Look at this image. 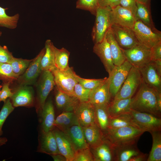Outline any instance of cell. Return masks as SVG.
<instances>
[{
    "instance_id": "b9f144b4",
    "label": "cell",
    "mask_w": 161,
    "mask_h": 161,
    "mask_svg": "<svg viewBox=\"0 0 161 161\" xmlns=\"http://www.w3.org/2000/svg\"><path fill=\"white\" fill-rule=\"evenodd\" d=\"M91 90L84 87L78 83L74 87V95L80 102H88Z\"/></svg>"
},
{
    "instance_id": "681fc988",
    "label": "cell",
    "mask_w": 161,
    "mask_h": 161,
    "mask_svg": "<svg viewBox=\"0 0 161 161\" xmlns=\"http://www.w3.org/2000/svg\"><path fill=\"white\" fill-rule=\"evenodd\" d=\"M148 154L141 152L138 155L132 157L129 161H147Z\"/></svg>"
},
{
    "instance_id": "ee69618b",
    "label": "cell",
    "mask_w": 161,
    "mask_h": 161,
    "mask_svg": "<svg viewBox=\"0 0 161 161\" xmlns=\"http://www.w3.org/2000/svg\"><path fill=\"white\" fill-rule=\"evenodd\" d=\"M14 58L6 46L2 47L0 45V62L10 64Z\"/></svg>"
},
{
    "instance_id": "74e56055",
    "label": "cell",
    "mask_w": 161,
    "mask_h": 161,
    "mask_svg": "<svg viewBox=\"0 0 161 161\" xmlns=\"http://www.w3.org/2000/svg\"><path fill=\"white\" fill-rule=\"evenodd\" d=\"M32 60L14 57L10 64L14 74L18 77L24 72Z\"/></svg>"
},
{
    "instance_id": "30bf717a",
    "label": "cell",
    "mask_w": 161,
    "mask_h": 161,
    "mask_svg": "<svg viewBox=\"0 0 161 161\" xmlns=\"http://www.w3.org/2000/svg\"><path fill=\"white\" fill-rule=\"evenodd\" d=\"M127 60L132 66L138 69L151 60V49L139 44L129 49L123 50Z\"/></svg>"
},
{
    "instance_id": "f546056e",
    "label": "cell",
    "mask_w": 161,
    "mask_h": 161,
    "mask_svg": "<svg viewBox=\"0 0 161 161\" xmlns=\"http://www.w3.org/2000/svg\"><path fill=\"white\" fill-rule=\"evenodd\" d=\"M109 104L93 106L95 112V123L103 132L108 128L111 117L108 110Z\"/></svg>"
},
{
    "instance_id": "1f68e13d",
    "label": "cell",
    "mask_w": 161,
    "mask_h": 161,
    "mask_svg": "<svg viewBox=\"0 0 161 161\" xmlns=\"http://www.w3.org/2000/svg\"><path fill=\"white\" fill-rule=\"evenodd\" d=\"M150 5L137 1V8L135 17L136 20L141 21L148 27L155 29L151 16Z\"/></svg>"
},
{
    "instance_id": "e575fe53",
    "label": "cell",
    "mask_w": 161,
    "mask_h": 161,
    "mask_svg": "<svg viewBox=\"0 0 161 161\" xmlns=\"http://www.w3.org/2000/svg\"><path fill=\"white\" fill-rule=\"evenodd\" d=\"M7 8L0 6V27L13 29L17 27L19 15L16 13L13 16L7 15L6 10Z\"/></svg>"
},
{
    "instance_id": "5b68a950",
    "label": "cell",
    "mask_w": 161,
    "mask_h": 161,
    "mask_svg": "<svg viewBox=\"0 0 161 161\" xmlns=\"http://www.w3.org/2000/svg\"><path fill=\"white\" fill-rule=\"evenodd\" d=\"M51 72L56 88L64 93L75 96L74 88L78 82L77 75L72 68L69 67L67 69L61 70L56 67Z\"/></svg>"
},
{
    "instance_id": "4dcf8cb0",
    "label": "cell",
    "mask_w": 161,
    "mask_h": 161,
    "mask_svg": "<svg viewBox=\"0 0 161 161\" xmlns=\"http://www.w3.org/2000/svg\"><path fill=\"white\" fill-rule=\"evenodd\" d=\"M79 124L73 111H64L55 119L54 127L63 131L73 125Z\"/></svg>"
},
{
    "instance_id": "cb8c5ba5",
    "label": "cell",
    "mask_w": 161,
    "mask_h": 161,
    "mask_svg": "<svg viewBox=\"0 0 161 161\" xmlns=\"http://www.w3.org/2000/svg\"><path fill=\"white\" fill-rule=\"evenodd\" d=\"M55 100L57 108L63 112L73 111L80 101L75 96L64 93L56 88Z\"/></svg>"
},
{
    "instance_id": "7a4b0ae2",
    "label": "cell",
    "mask_w": 161,
    "mask_h": 161,
    "mask_svg": "<svg viewBox=\"0 0 161 161\" xmlns=\"http://www.w3.org/2000/svg\"><path fill=\"white\" fill-rule=\"evenodd\" d=\"M105 138L113 147L137 143L145 132L133 126H128L117 129H107L103 132Z\"/></svg>"
},
{
    "instance_id": "4fadbf2b",
    "label": "cell",
    "mask_w": 161,
    "mask_h": 161,
    "mask_svg": "<svg viewBox=\"0 0 161 161\" xmlns=\"http://www.w3.org/2000/svg\"><path fill=\"white\" fill-rule=\"evenodd\" d=\"M110 17L112 24L131 29L136 21L131 12L120 5L111 8Z\"/></svg>"
},
{
    "instance_id": "9f6ffc18",
    "label": "cell",
    "mask_w": 161,
    "mask_h": 161,
    "mask_svg": "<svg viewBox=\"0 0 161 161\" xmlns=\"http://www.w3.org/2000/svg\"><path fill=\"white\" fill-rule=\"evenodd\" d=\"M2 86L1 85H0V88H2Z\"/></svg>"
},
{
    "instance_id": "9c48e42d",
    "label": "cell",
    "mask_w": 161,
    "mask_h": 161,
    "mask_svg": "<svg viewBox=\"0 0 161 161\" xmlns=\"http://www.w3.org/2000/svg\"><path fill=\"white\" fill-rule=\"evenodd\" d=\"M45 51L44 47L32 59L24 72L18 77L16 80L19 86H29L35 84L38 78L42 71L41 61Z\"/></svg>"
},
{
    "instance_id": "9a60e30c",
    "label": "cell",
    "mask_w": 161,
    "mask_h": 161,
    "mask_svg": "<svg viewBox=\"0 0 161 161\" xmlns=\"http://www.w3.org/2000/svg\"><path fill=\"white\" fill-rule=\"evenodd\" d=\"M54 134L59 151L67 161H73L76 151L70 139L62 131L57 128L52 130Z\"/></svg>"
},
{
    "instance_id": "d590c367",
    "label": "cell",
    "mask_w": 161,
    "mask_h": 161,
    "mask_svg": "<svg viewBox=\"0 0 161 161\" xmlns=\"http://www.w3.org/2000/svg\"><path fill=\"white\" fill-rule=\"evenodd\" d=\"M128 126H134L128 112L111 117L107 129H117Z\"/></svg>"
},
{
    "instance_id": "44dd1931",
    "label": "cell",
    "mask_w": 161,
    "mask_h": 161,
    "mask_svg": "<svg viewBox=\"0 0 161 161\" xmlns=\"http://www.w3.org/2000/svg\"><path fill=\"white\" fill-rule=\"evenodd\" d=\"M38 151L50 155L60 154L52 131L47 132L42 131L40 137Z\"/></svg>"
},
{
    "instance_id": "2e32d148",
    "label": "cell",
    "mask_w": 161,
    "mask_h": 161,
    "mask_svg": "<svg viewBox=\"0 0 161 161\" xmlns=\"http://www.w3.org/2000/svg\"><path fill=\"white\" fill-rule=\"evenodd\" d=\"M10 98L14 107L32 106L34 100L33 88L29 86H19Z\"/></svg>"
},
{
    "instance_id": "c3c4849f",
    "label": "cell",
    "mask_w": 161,
    "mask_h": 161,
    "mask_svg": "<svg viewBox=\"0 0 161 161\" xmlns=\"http://www.w3.org/2000/svg\"><path fill=\"white\" fill-rule=\"evenodd\" d=\"M120 0H99V6L111 8L119 5Z\"/></svg>"
},
{
    "instance_id": "8992f818",
    "label": "cell",
    "mask_w": 161,
    "mask_h": 161,
    "mask_svg": "<svg viewBox=\"0 0 161 161\" xmlns=\"http://www.w3.org/2000/svg\"><path fill=\"white\" fill-rule=\"evenodd\" d=\"M36 83L37 97L36 109L37 112H41L46 100L55 85L54 77L51 72L42 71Z\"/></svg>"
},
{
    "instance_id": "6da1fadb",
    "label": "cell",
    "mask_w": 161,
    "mask_h": 161,
    "mask_svg": "<svg viewBox=\"0 0 161 161\" xmlns=\"http://www.w3.org/2000/svg\"><path fill=\"white\" fill-rule=\"evenodd\" d=\"M135 95L132 97L131 109L161 117V92L142 81Z\"/></svg>"
},
{
    "instance_id": "8d00e7d4",
    "label": "cell",
    "mask_w": 161,
    "mask_h": 161,
    "mask_svg": "<svg viewBox=\"0 0 161 161\" xmlns=\"http://www.w3.org/2000/svg\"><path fill=\"white\" fill-rule=\"evenodd\" d=\"M18 78L13 72L10 64L0 62V80L3 83H10L16 80Z\"/></svg>"
},
{
    "instance_id": "603a6c76",
    "label": "cell",
    "mask_w": 161,
    "mask_h": 161,
    "mask_svg": "<svg viewBox=\"0 0 161 161\" xmlns=\"http://www.w3.org/2000/svg\"><path fill=\"white\" fill-rule=\"evenodd\" d=\"M82 128L85 140L90 148L96 147L103 141V133L95 123Z\"/></svg>"
},
{
    "instance_id": "836d02e7",
    "label": "cell",
    "mask_w": 161,
    "mask_h": 161,
    "mask_svg": "<svg viewBox=\"0 0 161 161\" xmlns=\"http://www.w3.org/2000/svg\"><path fill=\"white\" fill-rule=\"evenodd\" d=\"M55 64L56 68L61 70L67 69L69 65V52L63 47L59 49L54 46Z\"/></svg>"
},
{
    "instance_id": "d6a6232c",
    "label": "cell",
    "mask_w": 161,
    "mask_h": 161,
    "mask_svg": "<svg viewBox=\"0 0 161 161\" xmlns=\"http://www.w3.org/2000/svg\"><path fill=\"white\" fill-rule=\"evenodd\" d=\"M161 130L149 132L152 138V145L147 161H161Z\"/></svg>"
},
{
    "instance_id": "f907efd6",
    "label": "cell",
    "mask_w": 161,
    "mask_h": 161,
    "mask_svg": "<svg viewBox=\"0 0 161 161\" xmlns=\"http://www.w3.org/2000/svg\"><path fill=\"white\" fill-rule=\"evenodd\" d=\"M54 161H67L66 158L60 154L51 155Z\"/></svg>"
},
{
    "instance_id": "db71d44e",
    "label": "cell",
    "mask_w": 161,
    "mask_h": 161,
    "mask_svg": "<svg viewBox=\"0 0 161 161\" xmlns=\"http://www.w3.org/2000/svg\"><path fill=\"white\" fill-rule=\"evenodd\" d=\"M7 141V139L5 137L0 138V147L5 144Z\"/></svg>"
},
{
    "instance_id": "ac0fdd59",
    "label": "cell",
    "mask_w": 161,
    "mask_h": 161,
    "mask_svg": "<svg viewBox=\"0 0 161 161\" xmlns=\"http://www.w3.org/2000/svg\"><path fill=\"white\" fill-rule=\"evenodd\" d=\"M111 97L108 77L100 86L91 90L88 102L93 106L109 104Z\"/></svg>"
},
{
    "instance_id": "277c9868",
    "label": "cell",
    "mask_w": 161,
    "mask_h": 161,
    "mask_svg": "<svg viewBox=\"0 0 161 161\" xmlns=\"http://www.w3.org/2000/svg\"><path fill=\"white\" fill-rule=\"evenodd\" d=\"M128 113L134 126L145 132L161 130V118L131 109Z\"/></svg>"
},
{
    "instance_id": "5bb4252c",
    "label": "cell",
    "mask_w": 161,
    "mask_h": 161,
    "mask_svg": "<svg viewBox=\"0 0 161 161\" xmlns=\"http://www.w3.org/2000/svg\"><path fill=\"white\" fill-rule=\"evenodd\" d=\"M142 81L148 86L161 92V75L157 71L152 61L139 69Z\"/></svg>"
},
{
    "instance_id": "7dc6e473",
    "label": "cell",
    "mask_w": 161,
    "mask_h": 161,
    "mask_svg": "<svg viewBox=\"0 0 161 161\" xmlns=\"http://www.w3.org/2000/svg\"><path fill=\"white\" fill-rule=\"evenodd\" d=\"M151 49V61L161 60V41L155 45Z\"/></svg>"
},
{
    "instance_id": "7bdbcfd3",
    "label": "cell",
    "mask_w": 161,
    "mask_h": 161,
    "mask_svg": "<svg viewBox=\"0 0 161 161\" xmlns=\"http://www.w3.org/2000/svg\"><path fill=\"white\" fill-rule=\"evenodd\" d=\"M73 161H94L90 147L76 151Z\"/></svg>"
},
{
    "instance_id": "4316f807",
    "label": "cell",
    "mask_w": 161,
    "mask_h": 161,
    "mask_svg": "<svg viewBox=\"0 0 161 161\" xmlns=\"http://www.w3.org/2000/svg\"><path fill=\"white\" fill-rule=\"evenodd\" d=\"M137 143L126 144L114 147L115 161H129L132 157L141 152L137 148Z\"/></svg>"
},
{
    "instance_id": "6f0895ef",
    "label": "cell",
    "mask_w": 161,
    "mask_h": 161,
    "mask_svg": "<svg viewBox=\"0 0 161 161\" xmlns=\"http://www.w3.org/2000/svg\"></svg>"
},
{
    "instance_id": "11a10c76",
    "label": "cell",
    "mask_w": 161,
    "mask_h": 161,
    "mask_svg": "<svg viewBox=\"0 0 161 161\" xmlns=\"http://www.w3.org/2000/svg\"><path fill=\"white\" fill-rule=\"evenodd\" d=\"M1 35H2V32L1 31H0V37L1 36Z\"/></svg>"
},
{
    "instance_id": "bcb514c9",
    "label": "cell",
    "mask_w": 161,
    "mask_h": 161,
    "mask_svg": "<svg viewBox=\"0 0 161 161\" xmlns=\"http://www.w3.org/2000/svg\"><path fill=\"white\" fill-rule=\"evenodd\" d=\"M9 83H3L2 88L0 92V102H5L8 97L10 98L13 96V92L9 88Z\"/></svg>"
},
{
    "instance_id": "f6af8a7d",
    "label": "cell",
    "mask_w": 161,
    "mask_h": 161,
    "mask_svg": "<svg viewBox=\"0 0 161 161\" xmlns=\"http://www.w3.org/2000/svg\"><path fill=\"white\" fill-rule=\"evenodd\" d=\"M119 5L130 11L135 16L137 8L136 0H120Z\"/></svg>"
},
{
    "instance_id": "7402d4cb",
    "label": "cell",
    "mask_w": 161,
    "mask_h": 161,
    "mask_svg": "<svg viewBox=\"0 0 161 161\" xmlns=\"http://www.w3.org/2000/svg\"><path fill=\"white\" fill-rule=\"evenodd\" d=\"M90 148L94 161H115L114 148L105 138L103 142L98 145Z\"/></svg>"
},
{
    "instance_id": "816d5d0a",
    "label": "cell",
    "mask_w": 161,
    "mask_h": 161,
    "mask_svg": "<svg viewBox=\"0 0 161 161\" xmlns=\"http://www.w3.org/2000/svg\"><path fill=\"white\" fill-rule=\"evenodd\" d=\"M153 61L155 66L159 74L161 75V60H158Z\"/></svg>"
},
{
    "instance_id": "ab89813d",
    "label": "cell",
    "mask_w": 161,
    "mask_h": 161,
    "mask_svg": "<svg viewBox=\"0 0 161 161\" xmlns=\"http://www.w3.org/2000/svg\"><path fill=\"white\" fill-rule=\"evenodd\" d=\"M13 106L10 99L7 98L0 111V136L3 133L2 128L5 120L9 115L13 111Z\"/></svg>"
},
{
    "instance_id": "60d3db41",
    "label": "cell",
    "mask_w": 161,
    "mask_h": 161,
    "mask_svg": "<svg viewBox=\"0 0 161 161\" xmlns=\"http://www.w3.org/2000/svg\"><path fill=\"white\" fill-rule=\"evenodd\" d=\"M76 77L78 83L84 87L91 90L100 86L107 78L105 77L100 79H89L82 78L77 75Z\"/></svg>"
},
{
    "instance_id": "484cf974",
    "label": "cell",
    "mask_w": 161,
    "mask_h": 161,
    "mask_svg": "<svg viewBox=\"0 0 161 161\" xmlns=\"http://www.w3.org/2000/svg\"><path fill=\"white\" fill-rule=\"evenodd\" d=\"M42 131L47 132L54 128L55 113L54 106L51 100L46 102L41 112Z\"/></svg>"
},
{
    "instance_id": "52a82bcc",
    "label": "cell",
    "mask_w": 161,
    "mask_h": 161,
    "mask_svg": "<svg viewBox=\"0 0 161 161\" xmlns=\"http://www.w3.org/2000/svg\"><path fill=\"white\" fill-rule=\"evenodd\" d=\"M139 44L151 48L161 41V32L136 20L132 28Z\"/></svg>"
},
{
    "instance_id": "3957f363",
    "label": "cell",
    "mask_w": 161,
    "mask_h": 161,
    "mask_svg": "<svg viewBox=\"0 0 161 161\" xmlns=\"http://www.w3.org/2000/svg\"><path fill=\"white\" fill-rule=\"evenodd\" d=\"M111 9L109 7L98 6L96 10L95 21L91 35L95 44L102 41L111 28L112 25L110 17Z\"/></svg>"
},
{
    "instance_id": "ba28073f",
    "label": "cell",
    "mask_w": 161,
    "mask_h": 161,
    "mask_svg": "<svg viewBox=\"0 0 161 161\" xmlns=\"http://www.w3.org/2000/svg\"><path fill=\"white\" fill-rule=\"evenodd\" d=\"M142 82L139 69L132 66L123 84L114 98V99L131 98Z\"/></svg>"
},
{
    "instance_id": "8fae6325",
    "label": "cell",
    "mask_w": 161,
    "mask_h": 161,
    "mask_svg": "<svg viewBox=\"0 0 161 161\" xmlns=\"http://www.w3.org/2000/svg\"><path fill=\"white\" fill-rule=\"evenodd\" d=\"M132 66L127 60L120 65L115 66L109 76V91L114 98L126 80Z\"/></svg>"
},
{
    "instance_id": "d4e9b609",
    "label": "cell",
    "mask_w": 161,
    "mask_h": 161,
    "mask_svg": "<svg viewBox=\"0 0 161 161\" xmlns=\"http://www.w3.org/2000/svg\"><path fill=\"white\" fill-rule=\"evenodd\" d=\"M105 37L109 44L113 64L115 66L121 65L126 59L123 49L116 41L110 28L106 32Z\"/></svg>"
},
{
    "instance_id": "f35d334b",
    "label": "cell",
    "mask_w": 161,
    "mask_h": 161,
    "mask_svg": "<svg viewBox=\"0 0 161 161\" xmlns=\"http://www.w3.org/2000/svg\"><path fill=\"white\" fill-rule=\"evenodd\" d=\"M99 0H78L76 8L89 11L95 16L96 10L99 6Z\"/></svg>"
},
{
    "instance_id": "83f0119b",
    "label": "cell",
    "mask_w": 161,
    "mask_h": 161,
    "mask_svg": "<svg viewBox=\"0 0 161 161\" xmlns=\"http://www.w3.org/2000/svg\"><path fill=\"white\" fill-rule=\"evenodd\" d=\"M54 46L50 39L45 41V51L41 61L42 71H49L51 72L56 66L55 64Z\"/></svg>"
},
{
    "instance_id": "f1b7e54d",
    "label": "cell",
    "mask_w": 161,
    "mask_h": 161,
    "mask_svg": "<svg viewBox=\"0 0 161 161\" xmlns=\"http://www.w3.org/2000/svg\"><path fill=\"white\" fill-rule=\"evenodd\" d=\"M132 98L114 99L110 102L108 105V110L110 117L128 112L131 109Z\"/></svg>"
},
{
    "instance_id": "ffe728a7",
    "label": "cell",
    "mask_w": 161,
    "mask_h": 161,
    "mask_svg": "<svg viewBox=\"0 0 161 161\" xmlns=\"http://www.w3.org/2000/svg\"><path fill=\"white\" fill-rule=\"evenodd\" d=\"M62 131L68 137L76 151L89 147L85 140L82 127L79 124L73 125Z\"/></svg>"
},
{
    "instance_id": "d6986e66",
    "label": "cell",
    "mask_w": 161,
    "mask_h": 161,
    "mask_svg": "<svg viewBox=\"0 0 161 161\" xmlns=\"http://www.w3.org/2000/svg\"><path fill=\"white\" fill-rule=\"evenodd\" d=\"M93 52L100 58L109 75L114 69L109 44L105 37L100 42L95 44Z\"/></svg>"
},
{
    "instance_id": "7c38bea8",
    "label": "cell",
    "mask_w": 161,
    "mask_h": 161,
    "mask_svg": "<svg viewBox=\"0 0 161 161\" xmlns=\"http://www.w3.org/2000/svg\"><path fill=\"white\" fill-rule=\"evenodd\" d=\"M110 29L122 49L131 48L139 44L132 29L112 24Z\"/></svg>"
},
{
    "instance_id": "f5cc1de1",
    "label": "cell",
    "mask_w": 161,
    "mask_h": 161,
    "mask_svg": "<svg viewBox=\"0 0 161 161\" xmlns=\"http://www.w3.org/2000/svg\"><path fill=\"white\" fill-rule=\"evenodd\" d=\"M151 0H136L137 1L143 4L150 5Z\"/></svg>"
},
{
    "instance_id": "e0dca14e",
    "label": "cell",
    "mask_w": 161,
    "mask_h": 161,
    "mask_svg": "<svg viewBox=\"0 0 161 161\" xmlns=\"http://www.w3.org/2000/svg\"><path fill=\"white\" fill-rule=\"evenodd\" d=\"M73 112L79 124L81 127L86 126L95 123L94 108L89 102H80L74 108Z\"/></svg>"
}]
</instances>
